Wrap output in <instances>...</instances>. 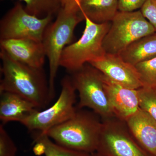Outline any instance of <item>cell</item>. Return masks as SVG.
<instances>
[{
  "label": "cell",
  "instance_id": "8",
  "mask_svg": "<svg viewBox=\"0 0 156 156\" xmlns=\"http://www.w3.org/2000/svg\"><path fill=\"white\" fill-rule=\"evenodd\" d=\"M53 17L38 18L27 13L24 6L17 2L0 21V40L30 39L42 42Z\"/></svg>",
  "mask_w": 156,
  "mask_h": 156
},
{
  "label": "cell",
  "instance_id": "6",
  "mask_svg": "<svg viewBox=\"0 0 156 156\" xmlns=\"http://www.w3.org/2000/svg\"><path fill=\"white\" fill-rule=\"evenodd\" d=\"M71 73L80 97L78 108H89L103 119L115 118L104 87L103 74L89 63Z\"/></svg>",
  "mask_w": 156,
  "mask_h": 156
},
{
  "label": "cell",
  "instance_id": "1",
  "mask_svg": "<svg viewBox=\"0 0 156 156\" xmlns=\"http://www.w3.org/2000/svg\"><path fill=\"white\" fill-rule=\"evenodd\" d=\"M1 73L3 78L0 92L17 94L32 102L38 109L50 101L49 82L44 69L31 67L11 57L1 50Z\"/></svg>",
  "mask_w": 156,
  "mask_h": 156
},
{
  "label": "cell",
  "instance_id": "26",
  "mask_svg": "<svg viewBox=\"0 0 156 156\" xmlns=\"http://www.w3.org/2000/svg\"><path fill=\"white\" fill-rule=\"evenodd\" d=\"M89 156H105L101 154L95 152L91 154Z\"/></svg>",
  "mask_w": 156,
  "mask_h": 156
},
{
  "label": "cell",
  "instance_id": "13",
  "mask_svg": "<svg viewBox=\"0 0 156 156\" xmlns=\"http://www.w3.org/2000/svg\"><path fill=\"white\" fill-rule=\"evenodd\" d=\"M134 139L147 152L156 156V121L142 109L126 121Z\"/></svg>",
  "mask_w": 156,
  "mask_h": 156
},
{
  "label": "cell",
  "instance_id": "5",
  "mask_svg": "<svg viewBox=\"0 0 156 156\" xmlns=\"http://www.w3.org/2000/svg\"><path fill=\"white\" fill-rule=\"evenodd\" d=\"M155 33L140 10L118 11L104 39L103 47L106 53L119 55L135 41Z\"/></svg>",
  "mask_w": 156,
  "mask_h": 156
},
{
  "label": "cell",
  "instance_id": "17",
  "mask_svg": "<svg viewBox=\"0 0 156 156\" xmlns=\"http://www.w3.org/2000/svg\"><path fill=\"white\" fill-rule=\"evenodd\" d=\"M3 1V0H1ZM25 3L24 7L29 14L38 18L54 17L62 8V0H19Z\"/></svg>",
  "mask_w": 156,
  "mask_h": 156
},
{
  "label": "cell",
  "instance_id": "20",
  "mask_svg": "<svg viewBox=\"0 0 156 156\" xmlns=\"http://www.w3.org/2000/svg\"><path fill=\"white\" fill-rule=\"evenodd\" d=\"M139 106L156 121V92L153 89L143 87L137 89Z\"/></svg>",
  "mask_w": 156,
  "mask_h": 156
},
{
  "label": "cell",
  "instance_id": "27",
  "mask_svg": "<svg viewBox=\"0 0 156 156\" xmlns=\"http://www.w3.org/2000/svg\"><path fill=\"white\" fill-rule=\"evenodd\" d=\"M155 90V91H156V89H155V90Z\"/></svg>",
  "mask_w": 156,
  "mask_h": 156
},
{
  "label": "cell",
  "instance_id": "25",
  "mask_svg": "<svg viewBox=\"0 0 156 156\" xmlns=\"http://www.w3.org/2000/svg\"><path fill=\"white\" fill-rule=\"evenodd\" d=\"M82 0H62V7H66L71 9H79V4Z\"/></svg>",
  "mask_w": 156,
  "mask_h": 156
},
{
  "label": "cell",
  "instance_id": "7",
  "mask_svg": "<svg viewBox=\"0 0 156 156\" xmlns=\"http://www.w3.org/2000/svg\"><path fill=\"white\" fill-rule=\"evenodd\" d=\"M61 83V92L54 104L42 111L37 110L21 123L29 131L46 133L75 114L77 110L74 105L76 90L70 76H65Z\"/></svg>",
  "mask_w": 156,
  "mask_h": 156
},
{
  "label": "cell",
  "instance_id": "12",
  "mask_svg": "<svg viewBox=\"0 0 156 156\" xmlns=\"http://www.w3.org/2000/svg\"><path fill=\"white\" fill-rule=\"evenodd\" d=\"M0 48L16 61L37 68H43L47 57L42 42L30 39L0 40Z\"/></svg>",
  "mask_w": 156,
  "mask_h": 156
},
{
  "label": "cell",
  "instance_id": "22",
  "mask_svg": "<svg viewBox=\"0 0 156 156\" xmlns=\"http://www.w3.org/2000/svg\"><path fill=\"white\" fill-rule=\"evenodd\" d=\"M140 11L144 17L153 27L156 33V0H147Z\"/></svg>",
  "mask_w": 156,
  "mask_h": 156
},
{
  "label": "cell",
  "instance_id": "3",
  "mask_svg": "<svg viewBox=\"0 0 156 156\" xmlns=\"http://www.w3.org/2000/svg\"><path fill=\"white\" fill-rule=\"evenodd\" d=\"M101 124L93 113L77 110L72 118L45 134L62 146L92 154L97 151Z\"/></svg>",
  "mask_w": 156,
  "mask_h": 156
},
{
  "label": "cell",
  "instance_id": "19",
  "mask_svg": "<svg viewBox=\"0 0 156 156\" xmlns=\"http://www.w3.org/2000/svg\"><path fill=\"white\" fill-rule=\"evenodd\" d=\"M143 87L156 89V57L135 66Z\"/></svg>",
  "mask_w": 156,
  "mask_h": 156
},
{
  "label": "cell",
  "instance_id": "11",
  "mask_svg": "<svg viewBox=\"0 0 156 156\" xmlns=\"http://www.w3.org/2000/svg\"><path fill=\"white\" fill-rule=\"evenodd\" d=\"M104 87L115 117L126 122L139 109L137 89L123 87L103 75Z\"/></svg>",
  "mask_w": 156,
  "mask_h": 156
},
{
  "label": "cell",
  "instance_id": "18",
  "mask_svg": "<svg viewBox=\"0 0 156 156\" xmlns=\"http://www.w3.org/2000/svg\"><path fill=\"white\" fill-rule=\"evenodd\" d=\"M40 141L44 144L45 156H89L90 154L70 149L52 141L45 133L39 132L34 136V141Z\"/></svg>",
  "mask_w": 156,
  "mask_h": 156
},
{
  "label": "cell",
  "instance_id": "9",
  "mask_svg": "<svg viewBox=\"0 0 156 156\" xmlns=\"http://www.w3.org/2000/svg\"><path fill=\"white\" fill-rule=\"evenodd\" d=\"M125 123L116 118L103 119L96 152L105 156H152L136 142Z\"/></svg>",
  "mask_w": 156,
  "mask_h": 156
},
{
  "label": "cell",
  "instance_id": "14",
  "mask_svg": "<svg viewBox=\"0 0 156 156\" xmlns=\"http://www.w3.org/2000/svg\"><path fill=\"white\" fill-rule=\"evenodd\" d=\"M0 95V119L4 124L10 122L21 123L38 110L32 102L15 93L2 92Z\"/></svg>",
  "mask_w": 156,
  "mask_h": 156
},
{
  "label": "cell",
  "instance_id": "16",
  "mask_svg": "<svg viewBox=\"0 0 156 156\" xmlns=\"http://www.w3.org/2000/svg\"><path fill=\"white\" fill-rule=\"evenodd\" d=\"M119 55L124 61L134 66L156 57V33L135 41Z\"/></svg>",
  "mask_w": 156,
  "mask_h": 156
},
{
  "label": "cell",
  "instance_id": "2",
  "mask_svg": "<svg viewBox=\"0 0 156 156\" xmlns=\"http://www.w3.org/2000/svg\"><path fill=\"white\" fill-rule=\"evenodd\" d=\"M85 20L80 9L63 7L46 28L42 43L49 64V97L50 101L55 96V81L62 51L70 44L74 38V32L77 25Z\"/></svg>",
  "mask_w": 156,
  "mask_h": 156
},
{
  "label": "cell",
  "instance_id": "10",
  "mask_svg": "<svg viewBox=\"0 0 156 156\" xmlns=\"http://www.w3.org/2000/svg\"><path fill=\"white\" fill-rule=\"evenodd\" d=\"M89 63L123 87L134 89L143 87L135 66L124 61L119 55L106 53L102 58Z\"/></svg>",
  "mask_w": 156,
  "mask_h": 156
},
{
  "label": "cell",
  "instance_id": "24",
  "mask_svg": "<svg viewBox=\"0 0 156 156\" xmlns=\"http://www.w3.org/2000/svg\"><path fill=\"white\" fill-rule=\"evenodd\" d=\"M35 144L33 147V152L37 156H41L45 154L46 148L44 144L40 141H34Z\"/></svg>",
  "mask_w": 156,
  "mask_h": 156
},
{
  "label": "cell",
  "instance_id": "21",
  "mask_svg": "<svg viewBox=\"0 0 156 156\" xmlns=\"http://www.w3.org/2000/svg\"><path fill=\"white\" fill-rule=\"evenodd\" d=\"M17 147L5 130L2 125L0 126V156H15Z\"/></svg>",
  "mask_w": 156,
  "mask_h": 156
},
{
  "label": "cell",
  "instance_id": "4",
  "mask_svg": "<svg viewBox=\"0 0 156 156\" xmlns=\"http://www.w3.org/2000/svg\"><path fill=\"white\" fill-rule=\"evenodd\" d=\"M83 15L86 27L83 35L77 41L66 47L60 57L59 66L71 73L90 62L100 59L106 54L103 41L111 22L95 23Z\"/></svg>",
  "mask_w": 156,
  "mask_h": 156
},
{
  "label": "cell",
  "instance_id": "15",
  "mask_svg": "<svg viewBox=\"0 0 156 156\" xmlns=\"http://www.w3.org/2000/svg\"><path fill=\"white\" fill-rule=\"evenodd\" d=\"M78 5L82 14L99 24L111 22L119 11V0H82Z\"/></svg>",
  "mask_w": 156,
  "mask_h": 156
},
{
  "label": "cell",
  "instance_id": "23",
  "mask_svg": "<svg viewBox=\"0 0 156 156\" xmlns=\"http://www.w3.org/2000/svg\"><path fill=\"white\" fill-rule=\"evenodd\" d=\"M147 0H119V11L132 12L141 9Z\"/></svg>",
  "mask_w": 156,
  "mask_h": 156
}]
</instances>
